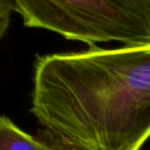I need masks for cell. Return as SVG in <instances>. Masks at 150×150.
Wrapping results in <instances>:
<instances>
[{"label": "cell", "mask_w": 150, "mask_h": 150, "mask_svg": "<svg viewBox=\"0 0 150 150\" xmlns=\"http://www.w3.org/2000/svg\"><path fill=\"white\" fill-rule=\"evenodd\" d=\"M31 112L56 150H140L150 138V42L38 56Z\"/></svg>", "instance_id": "1"}, {"label": "cell", "mask_w": 150, "mask_h": 150, "mask_svg": "<svg viewBox=\"0 0 150 150\" xmlns=\"http://www.w3.org/2000/svg\"><path fill=\"white\" fill-rule=\"evenodd\" d=\"M28 28L68 40L138 45L150 42V0H11Z\"/></svg>", "instance_id": "2"}, {"label": "cell", "mask_w": 150, "mask_h": 150, "mask_svg": "<svg viewBox=\"0 0 150 150\" xmlns=\"http://www.w3.org/2000/svg\"><path fill=\"white\" fill-rule=\"evenodd\" d=\"M0 150H56L52 145L21 129L11 119L0 115Z\"/></svg>", "instance_id": "3"}, {"label": "cell", "mask_w": 150, "mask_h": 150, "mask_svg": "<svg viewBox=\"0 0 150 150\" xmlns=\"http://www.w3.org/2000/svg\"><path fill=\"white\" fill-rule=\"evenodd\" d=\"M13 11L11 0H0V41L8 29Z\"/></svg>", "instance_id": "4"}]
</instances>
